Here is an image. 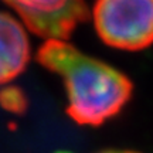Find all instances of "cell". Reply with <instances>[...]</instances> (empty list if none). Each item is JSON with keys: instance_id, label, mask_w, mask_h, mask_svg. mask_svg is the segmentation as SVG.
I'll list each match as a JSON object with an SVG mask.
<instances>
[{"instance_id": "6da1fadb", "label": "cell", "mask_w": 153, "mask_h": 153, "mask_svg": "<svg viewBox=\"0 0 153 153\" xmlns=\"http://www.w3.org/2000/svg\"><path fill=\"white\" fill-rule=\"evenodd\" d=\"M37 61L62 76L68 95L67 114L79 125L98 126L122 111L133 85L126 75L102 61L82 54L62 40H47Z\"/></svg>"}, {"instance_id": "7a4b0ae2", "label": "cell", "mask_w": 153, "mask_h": 153, "mask_svg": "<svg viewBox=\"0 0 153 153\" xmlns=\"http://www.w3.org/2000/svg\"><path fill=\"white\" fill-rule=\"evenodd\" d=\"M97 33L114 48L136 51L153 43V0H97Z\"/></svg>"}, {"instance_id": "3957f363", "label": "cell", "mask_w": 153, "mask_h": 153, "mask_svg": "<svg viewBox=\"0 0 153 153\" xmlns=\"http://www.w3.org/2000/svg\"><path fill=\"white\" fill-rule=\"evenodd\" d=\"M34 34L47 40H67L78 24L89 19L85 0H3Z\"/></svg>"}, {"instance_id": "277c9868", "label": "cell", "mask_w": 153, "mask_h": 153, "mask_svg": "<svg viewBox=\"0 0 153 153\" xmlns=\"http://www.w3.org/2000/svg\"><path fill=\"white\" fill-rule=\"evenodd\" d=\"M30 60L26 30L10 14L0 11V85L20 75Z\"/></svg>"}, {"instance_id": "5b68a950", "label": "cell", "mask_w": 153, "mask_h": 153, "mask_svg": "<svg viewBox=\"0 0 153 153\" xmlns=\"http://www.w3.org/2000/svg\"><path fill=\"white\" fill-rule=\"evenodd\" d=\"M0 105L10 112L23 114L27 109V98L22 89L16 87H6L0 91Z\"/></svg>"}, {"instance_id": "8992f818", "label": "cell", "mask_w": 153, "mask_h": 153, "mask_svg": "<svg viewBox=\"0 0 153 153\" xmlns=\"http://www.w3.org/2000/svg\"><path fill=\"white\" fill-rule=\"evenodd\" d=\"M99 153H137V152H132V150H115V149H108V150H104V152Z\"/></svg>"}, {"instance_id": "52a82bcc", "label": "cell", "mask_w": 153, "mask_h": 153, "mask_svg": "<svg viewBox=\"0 0 153 153\" xmlns=\"http://www.w3.org/2000/svg\"><path fill=\"white\" fill-rule=\"evenodd\" d=\"M57 153H71V152H57Z\"/></svg>"}]
</instances>
